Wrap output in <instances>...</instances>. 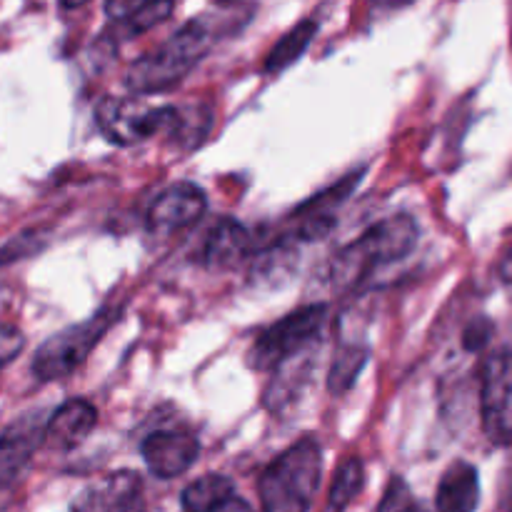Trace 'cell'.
I'll return each mask as SVG.
<instances>
[{"label":"cell","instance_id":"obj_5","mask_svg":"<svg viewBox=\"0 0 512 512\" xmlns=\"http://www.w3.org/2000/svg\"><path fill=\"white\" fill-rule=\"evenodd\" d=\"M328 313L325 303L303 305L280 318L278 323L268 325L263 333H258L250 348V365L255 370H275L295 355L313 350L323 333Z\"/></svg>","mask_w":512,"mask_h":512},{"label":"cell","instance_id":"obj_25","mask_svg":"<svg viewBox=\"0 0 512 512\" xmlns=\"http://www.w3.org/2000/svg\"><path fill=\"white\" fill-rule=\"evenodd\" d=\"M143 3H148V0H105V13H108V18H113L115 23H123V20L130 18Z\"/></svg>","mask_w":512,"mask_h":512},{"label":"cell","instance_id":"obj_3","mask_svg":"<svg viewBox=\"0 0 512 512\" xmlns=\"http://www.w3.org/2000/svg\"><path fill=\"white\" fill-rule=\"evenodd\" d=\"M323 473V450L308 435L285 448L258 480L263 512H310Z\"/></svg>","mask_w":512,"mask_h":512},{"label":"cell","instance_id":"obj_4","mask_svg":"<svg viewBox=\"0 0 512 512\" xmlns=\"http://www.w3.org/2000/svg\"><path fill=\"white\" fill-rule=\"evenodd\" d=\"M123 315V305H105L98 313L85 318L83 323L68 325L60 333L50 335L33 358V375L40 383H55L73 375L80 365L88 360L95 345L103 340V335L113 328Z\"/></svg>","mask_w":512,"mask_h":512},{"label":"cell","instance_id":"obj_30","mask_svg":"<svg viewBox=\"0 0 512 512\" xmlns=\"http://www.w3.org/2000/svg\"><path fill=\"white\" fill-rule=\"evenodd\" d=\"M85 3H90V0H60V8L73 10V8H83Z\"/></svg>","mask_w":512,"mask_h":512},{"label":"cell","instance_id":"obj_18","mask_svg":"<svg viewBox=\"0 0 512 512\" xmlns=\"http://www.w3.org/2000/svg\"><path fill=\"white\" fill-rule=\"evenodd\" d=\"M318 35V20H300L295 28H290L278 43L273 45V50L265 58V73L278 75L283 70H288L290 65L298 63L303 58L305 50L310 48L313 38Z\"/></svg>","mask_w":512,"mask_h":512},{"label":"cell","instance_id":"obj_2","mask_svg":"<svg viewBox=\"0 0 512 512\" xmlns=\"http://www.w3.org/2000/svg\"><path fill=\"white\" fill-rule=\"evenodd\" d=\"M218 40V20L213 15H198L175 30L160 48L135 60L125 73V85L135 95L165 93L175 88Z\"/></svg>","mask_w":512,"mask_h":512},{"label":"cell","instance_id":"obj_13","mask_svg":"<svg viewBox=\"0 0 512 512\" xmlns=\"http://www.w3.org/2000/svg\"><path fill=\"white\" fill-rule=\"evenodd\" d=\"M98 425V410L83 398L65 400L48 420H45V445L58 450H73L93 433Z\"/></svg>","mask_w":512,"mask_h":512},{"label":"cell","instance_id":"obj_23","mask_svg":"<svg viewBox=\"0 0 512 512\" xmlns=\"http://www.w3.org/2000/svg\"><path fill=\"white\" fill-rule=\"evenodd\" d=\"M493 333H495L493 320L485 318V315H478V318H473L468 325H465L463 348L468 350V353H480V350L488 348Z\"/></svg>","mask_w":512,"mask_h":512},{"label":"cell","instance_id":"obj_9","mask_svg":"<svg viewBox=\"0 0 512 512\" xmlns=\"http://www.w3.org/2000/svg\"><path fill=\"white\" fill-rule=\"evenodd\" d=\"M140 455L155 478L170 480L193 468L200 455V440L185 428L155 430L140 443Z\"/></svg>","mask_w":512,"mask_h":512},{"label":"cell","instance_id":"obj_7","mask_svg":"<svg viewBox=\"0 0 512 512\" xmlns=\"http://www.w3.org/2000/svg\"><path fill=\"white\" fill-rule=\"evenodd\" d=\"M480 418L493 445H512V348L488 355L480 370Z\"/></svg>","mask_w":512,"mask_h":512},{"label":"cell","instance_id":"obj_17","mask_svg":"<svg viewBox=\"0 0 512 512\" xmlns=\"http://www.w3.org/2000/svg\"><path fill=\"white\" fill-rule=\"evenodd\" d=\"M370 360V348L365 343H343L333 355L328 373V390L330 395L340 398L358 383L360 373L365 370Z\"/></svg>","mask_w":512,"mask_h":512},{"label":"cell","instance_id":"obj_28","mask_svg":"<svg viewBox=\"0 0 512 512\" xmlns=\"http://www.w3.org/2000/svg\"><path fill=\"white\" fill-rule=\"evenodd\" d=\"M215 512H253V510H250V505L245 503V500H240L238 495H235V498L230 500V503H225L223 508L215 510Z\"/></svg>","mask_w":512,"mask_h":512},{"label":"cell","instance_id":"obj_26","mask_svg":"<svg viewBox=\"0 0 512 512\" xmlns=\"http://www.w3.org/2000/svg\"><path fill=\"white\" fill-rule=\"evenodd\" d=\"M500 278H503V283L512 290V243H510V248L505 250L503 263H500Z\"/></svg>","mask_w":512,"mask_h":512},{"label":"cell","instance_id":"obj_22","mask_svg":"<svg viewBox=\"0 0 512 512\" xmlns=\"http://www.w3.org/2000/svg\"><path fill=\"white\" fill-rule=\"evenodd\" d=\"M45 248V238H40L38 230H28V233H20L15 235L10 243H5L0 248V265H8L15 263V260H23L28 255L40 253Z\"/></svg>","mask_w":512,"mask_h":512},{"label":"cell","instance_id":"obj_24","mask_svg":"<svg viewBox=\"0 0 512 512\" xmlns=\"http://www.w3.org/2000/svg\"><path fill=\"white\" fill-rule=\"evenodd\" d=\"M25 348V335L15 325H0V370L13 363Z\"/></svg>","mask_w":512,"mask_h":512},{"label":"cell","instance_id":"obj_27","mask_svg":"<svg viewBox=\"0 0 512 512\" xmlns=\"http://www.w3.org/2000/svg\"><path fill=\"white\" fill-rule=\"evenodd\" d=\"M495 512H512V473L508 478V485H505L503 495H500L498 508H495Z\"/></svg>","mask_w":512,"mask_h":512},{"label":"cell","instance_id":"obj_11","mask_svg":"<svg viewBox=\"0 0 512 512\" xmlns=\"http://www.w3.org/2000/svg\"><path fill=\"white\" fill-rule=\"evenodd\" d=\"M73 512H145L138 473H115L90 485L73 503Z\"/></svg>","mask_w":512,"mask_h":512},{"label":"cell","instance_id":"obj_8","mask_svg":"<svg viewBox=\"0 0 512 512\" xmlns=\"http://www.w3.org/2000/svg\"><path fill=\"white\" fill-rule=\"evenodd\" d=\"M205 210H208V198H205L203 188L190 180H180L155 195L145 223H148L150 235L170 238V235L183 233L190 225L198 223Z\"/></svg>","mask_w":512,"mask_h":512},{"label":"cell","instance_id":"obj_10","mask_svg":"<svg viewBox=\"0 0 512 512\" xmlns=\"http://www.w3.org/2000/svg\"><path fill=\"white\" fill-rule=\"evenodd\" d=\"M43 443L45 420H40V415H25L0 433V498L18 483L35 450Z\"/></svg>","mask_w":512,"mask_h":512},{"label":"cell","instance_id":"obj_6","mask_svg":"<svg viewBox=\"0 0 512 512\" xmlns=\"http://www.w3.org/2000/svg\"><path fill=\"white\" fill-rule=\"evenodd\" d=\"M173 118L175 105H148L140 98H103L95 108L100 135L120 148L168 135Z\"/></svg>","mask_w":512,"mask_h":512},{"label":"cell","instance_id":"obj_12","mask_svg":"<svg viewBox=\"0 0 512 512\" xmlns=\"http://www.w3.org/2000/svg\"><path fill=\"white\" fill-rule=\"evenodd\" d=\"M250 253H253V233L238 220L220 218L200 243L198 263L208 270H228Z\"/></svg>","mask_w":512,"mask_h":512},{"label":"cell","instance_id":"obj_19","mask_svg":"<svg viewBox=\"0 0 512 512\" xmlns=\"http://www.w3.org/2000/svg\"><path fill=\"white\" fill-rule=\"evenodd\" d=\"M365 488V463L358 455H350L335 470V478L330 483L328 503L325 512H345L350 508L355 498L363 493Z\"/></svg>","mask_w":512,"mask_h":512},{"label":"cell","instance_id":"obj_21","mask_svg":"<svg viewBox=\"0 0 512 512\" xmlns=\"http://www.w3.org/2000/svg\"><path fill=\"white\" fill-rule=\"evenodd\" d=\"M378 512H425L403 478H390Z\"/></svg>","mask_w":512,"mask_h":512},{"label":"cell","instance_id":"obj_15","mask_svg":"<svg viewBox=\"0 0 512 512\" xmlns=\"http://www.w3.org/2000/svg\"><path fill=\"white\" fill-rule=\"evenodd\" d=\"M210 128H213V110L208 105H175L173 125L165 138L175 150L190 153L203 145Z\"/></svg>","mask_w":512,"mask_h":512},{"label":"cell","instance_id":"obj_1","mask_svg":"<svg viewBox=\"0 0 512 512\" xmlns=\"http://www.w3.org/2000/svg\"><path fill=\"white\" fill-rule=\"evenodd\" d=\"M420 228L410 215H390L370 225L360 238L343 245L330 265V283L335 290L353 293L385 265L408 258L418 245Z\"/></svg>","mask_w":512,"mask_h":512},{"label":"cell","instance_id":"obj_20","mask_svg":"<svg viewBox=\"0 0 512 512\" xmlns=\"http://www.w3.org/2000/svg\"><path fill=\"white\" fill-rule=\"evenodd\" d=\"M170 15H173V0H148L120 25L125 28V35H140L155 25L165 23Z\"/></svg>","mask_w":512,"mask_h":512},{"label":"cell","instance_id":"obj_14","mask_svg":"<svg viewBox=\"0 0 512 512\" xmlns=\"http://www.w3.org/2000/svg\"><path fill=\"white\" fill-rule=\"evenodd\" d=\"M480 505V475L468 460H455L443 473L435 493L438 512H475Z\"/></svg>","mask_w":512,"mask_h":512},{"label":"cell","instance_id":"obj_16","mask_svg":"<svg viewBox=\"0 0 512 512\" xmlns=\"http://www.w3.org/2000/svg\"><path fill=\"white\" fill-rule=\"evenodd\" d=\"M235 498V483L225 475H203L180 495L185 512H215Z\"/></svg>","mask_w":512,"mask_h":512},{"label":"cell","instance_id":"obj_29","mask_svg":"<svg viewBox=\"0 0 512 512\" xmlns=\"http://www.w3.org/2000/svg\"><path fill=\"white\" fill-rule=\"evenodd\" d=\"M375 8H383V10H398V8H405V5H410L413 0H373Z\"/></svg>","mask_w":512,"mask_h":512}]
</instances>
